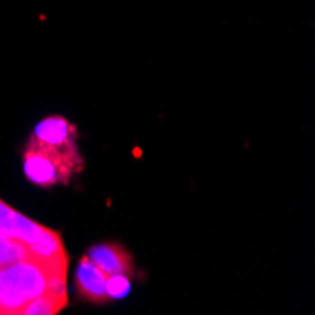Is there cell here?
<instances>
[{"label": "cell", "mask_w": 315, "mask_h": 315, "mask_svg": "<svg viewBox=\"0 0 315 315\" xmlns=\"http://www.w3.org/2000/svg\"><path fill=\"white\" fill-rule=\"evenodd\" d=\"M14 213H16V210L12 206H8L4 200H0V234L2 236H6V232H8V226L12 223Z\"/></svg>", "instance_id": "11"}, {"label": "cell", "mask_w": 315, "mask_h": 315, "mask_svg": "<svg viewBox=\"0 0 315 315\" xmlns=\"http://www.w3.org/2000/svg\"><path fill=\"white\" fill-rule=\"evenodd\" d=\"M27 249L31 259L38 260L48 270L55 266H68V255L63 238L57 230H51L48 226H44V230L36 240L27 243Z\"/></svg>", "instance_id": "4"}, {"label": "cell", "mask_w": 315, "mask_h": 315, "mask_svg": "<svg viewBox=\"0 0 315 315\" xmlns=\"http://www.w3.org/2000/svg\"><path fill=\"white\" fill-rule=\"evenodd\" d=\"M87 257L93 264H97L106 275L112 274H127L134 275V262L130 253L123 245L115 242L97 243L87 251Z\"/></svg>", "instance_id": "3"}, {"label": "cell", "mask_w": 315, "mask_h": 315, "mask_svg": "<svg viewBox=\"0 0 315 315\" xmlns=\"http://www.w3.org/2000/svg\"><path fill=\"white\" fill-rule=\"evenodd\" d=\"M42 230H44V226H42L40 223H36V221H33V219L25 217L23 213L16 211L14 217H12V223H10V226H8L6 236L29 243V242H33V240H36V238L40 236Z\"/></svg>", "instance_id": "7"}, {"label": "cell", "mask_w": 315, "mask_h": 315, "mask_svg": "<svg viewBox=\"0 0 315 315\" xmlns=\"http://www.w3.org/2000/svg\"><path fill=\"white\" fill-rule=\"evenodd\" d=\"M48 268L34 259H25L0 270V313H17L29 300L46 291Z\"/></svg>", "instance_id": "2"}, {"label": "cell", "mask_w": 315, "mask_h": 315, "mask_svg": "<svg viewBox=\"0 0 315 315\" xmlns=\"http://www.w3.org/2000/svg\"><path fill=\"white\" fill-rule=\"evenodd\" d=\"M106 292L113 300L125 298L130 292V275L112 274L110 277H106Z\"/></svg>", "instance_id": "10"}, {"label": "cell", "mask_w": 315, "mask_h": 315, "mask_svg": "<svg viewBox=\"0 0 315 315\" xmlns=\"http://www.w3.org/2000/svg\"><path fill=\"white\" fill-rule=\"evenodd\" d=\"M76 289L80 292L81 298L95 302V304H104L110 300L106 292V274L89 260V257H81L78 270H76Z\"/></svg>", "instance_id": "5"}, {"label": "cell", "mask_w": 315, "mask_h": 315, "mask_svg": "<svg viewBox=\"0 0 315 315\" xmlns=\"http://www.w3.org/2000/svg\"><path fill=\"white\" fill-rule=\"evenodd\" d=\"M25 259H31L29 257V249H27V243L21 242V240H16V238L0 234V270H4L10 264Z\"/></svg>", "instance_id": "9"}, {"label": "cell", "mask_w": 315, "mask_h": 315, "mask_svg": "<svg viewBox=\"0 0 315 315\" xmlns=\"http://www.w3.org/2000/svg\"><path fill=\"white\" fill-rule=\"evenodd\" d=\"M33 136L48 146L66 149V151H78V144H76L78 130L61 115H53L40 121L36 125Z\"/></svg>", "instance_id": "6"}, {"label": "cell", "mask_w": 315, "mask_h": 315, "mask_svg": "<svg viewBox=\"0 0 315 315\" xmlns=\"http://www.w3.org/2000/svg\"><path fill=\"white\" fill-rule=\"evenodd\" d=\"M68 298H59L48 292H42L40 296L29 300L21 309V315H55L63 307H66Z\"/></svg>", "instance_id": "8"}, {"label": "cell", "mask_w": 315, "mask_h": 315, "mask_svg": "<svg viewBox=\"0 0 315 315\" xmlns=\"http://www.w3.org/2000/svg\"><path fill=\"white\" fill-rule=\"evenodd\" d=\"M23 170L27 179L38 187L66 185L81 170L80 151L59 149L31 136L23 151Z\"/></svg>", "instance_id": "1"}]
</instances>
